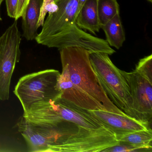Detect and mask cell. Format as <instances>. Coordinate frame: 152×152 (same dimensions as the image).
I'll use <instances>...</instances> for the list:
<instances>
[{
    "instance_id": "6da1fadb",
    "label": "cell",
    "mask_w": 152,
    "mask_h": 152,
    "mask_svg": "<svg viewBox=\"0 0 152 152\" xmlns=\"http://www.w3.org/2000/svg\"><path fill=\"white\" fill-rule=\"evenodd\" d=\"M59 50L62 66L58 83L60 97L85 110L127 115L111 101L100 85L90 61L91 52L78 47Z\"/></svg>"
},
{
    "instance_id": "7a4b0ae2",
    "label": "cell",
    "mask_w": 152,
    "mask_h": 152,
    "mask_svg": "<svg viewBox=\"0 0 152 152\" xmlns=\"http://www.w3.org/2000/svg\"><path fill=\"white\" fill-rule=\"evenodd\" d=\"M109 56L102 52L90 53L91 66L111 101L127 115L135 118L129 87L121 70L114 64Z\"/></svg>"
},
{
    "instance_id": "3957f363",
    "label": "cell",
    "mask_w": 152,
    "mask_h": 152,
    "mask_svg": "<svg viewBox=\"0 0 152 152\" xmlns=\"http://www.w3.org/2000/svg\"><path fill=\"white\" fill-rule=\"evenodd\" d=\"M60 73L48 69L26 75L21 77L14 92L20 100L24 113L33 104L55 100L60 96L58 87Z\"/></svg>"
},
{
    "instance_id": "277c9868",
    "label": "cell",
    "mask_w": 152,
    "mask_h": 152,
    "mask_svg": "<svg viewBox=\"0 0 152 152\" xmlns=\"http://www.w3.org/2000/svg\"><path fill=\"white\" fill-rule=\"evenodd\" d=\"M115 135L104 127L91 129L77 127L62 138L56 152H99L118 144Z\"/></svg>"
},
{
    "instance_id": "5b68a950",
    "label": "cell",
    "mask_w": 152,
    "mask_h": 152,
    "mask_svg": "<svg viewBox=\"0 0 152 152\" xmlns=\"http://www.w3.org/2000/svg\"><path fill=\"white\" fill-rule=\"evenodd\" d=\"M22 38L17 21L0 37V100H8L11 78L20 59Z\"/></svg>"
},
{
    "instance_id": "8992f818",
    "label": "cell",
    "mask_w": 152,
    "mask_h": 152,
    "mask_svg": "<svg viewBox=\"0 0 152 152\" xmlns=\"http://www.w3.org/2000/svg\"><path fill=\"white\" fill-rule=\"evenodd\" d=\"M17 126L18 131L26 141L29 152H56L62 138L71 132L66 127L32 122L23 116Z\"/></svg>"
},
{
    "instance_id": "52a82bcc",
    "label": "cell",
    "mask_w": 152,
    "mask_h": 152,
    "mask_svg": "<svg viewBox=\"0 0 152 152\" xmlns=\"http://www.w3.org/2000/svg\"><path fill=\"white\" fill-rule=\"evenodd\" d=\"M42 45L49 48H56L58 50L68 47H78L91 53L102 52L112 55L115 52L105 40L85 32L76 24L49 39Z\"/></svg>"
},
{
    "instance_id": "ba28073f",
    "label": "cell",
    "mask_w": 152,
    "mask_h": 152,
    "mask_svg": "<svg viewBox=\"0 0 152 152\" xmlns=\"http://www.w3.org/2000/svg\"><path fill=\"white\" fill-rule=\"evenodd\" d=\"M127 81L132 100L134 117L151 128L152 118V83L133 71L121 70Z\"/></svg>"
},
{
    "instance_id": "9c48e42d",
    "label": "cell",
    "mask_w": 152,
    "mask_h": 152,
    "mask_svg": "<svg viewBox=\"0 0 152 152\" xmlns=\"http://www.w3.org/2000/svg\"><path fill=\"white\" fill-rule=\"evenodd\" d=\"M58 9L49 14L35 40L42 45L49 39L61 33L73 25L78 10V0H55Z\"/></svg>"
},
{
    "instance_id": "30bf717a",
    "label": "cell",
    "mask_w": 152,
    "mask_h": 152,
    "mask_svg": "<svg viewBox=\"0 0 152 152\" xmlns=\"http://www.w3.org/2000/svg\"><path fill=\"white\" fill-rule=\"evenodd\" d=\"M91 115L115 136L151 129L145 124L127 115L103 110H88Z\"/></svg>"
},
{
    "instance_id": "8fae6325",
    "label": "cell",
    "mask_w": 152,
    "mask_h": 152,
    "mask_svg": "<svg viewBox=\"0 0 152 152\" xmlns=\"http://www.w3.org/2000/svg\"><path fill=\"white\" fill-rule=\"evenodd\" d=\"M43 0H30L22 16L23 36L27 41L35 40L38 36V24Z\"/></svg>"
},
{
    "instance_id": "7c38bea8",
    "label": "cell",
    "mask_w": 152,
    "mask_h": 152,
    "mask_svg": "<svg viewBox=\"0 0 152 152\" xmlns=\"http://www.w3.org/2000/svg\"><path fill=\"white\" fill-rule=\"evenodd\" d=\"M75 23L82 30L94 34L101 29L97 6V0H87L77 13Z\"/></svg>"
},
{
    "instance_id": "4fadbf2b",
    "label": "cell",
    "mask_w": 152,
    "mask_h": 152,
    "mask_svg": "<svg viewBox=\"0 0 152 152\" xmlns=\"http://www.w3.org/2000/svg\"><path fill=\"white\" fill-rule=\"evenodd\" d=\"M104 32L107 42L110 47L119 49L125 41V34L122 24L120 14L101 26Z\"/></svg>"
},
{
    "instance_id": "5bb4252c",
    "label": "cell",
    "mask_w": 152,
    "mask_h": 152,
    "mask_svg": "<svg viewBox=\"0 0 152 152\" xmlns=\"http://www.w3.org/2000/svg\"><path fill=\"white\" fill-rule=\"evenodd\" d=\"M119 143L128 144L139 148H152V130L147 129L124 135L115 136Z\"/></svg>"
},
{
    "instance_id": "9a60e30c",
    "label": "cell",
    "mask_w": 152,
    "mask_h": 152,
    "mask_svg": "<svg viewBox=\"0 0 152 152\" xmlns=\"http://www.w3.org/2000/svg\"><path fill=\"white\" fill-rule=\"evenodd\" d=\"M98 14L100 26L120 14V6L117 0H97Z\"/></svg>"
},
{
    "instance_id": "2e32d148",
    "label": "cell",
    "mask_w": 152,
    "mask_h": 152,
    "mask_svg": "<svg viewBox=\"0 0 152 152\" xmlns=\"http://www.w3.org/2000/svg\"><path fill=\"white\" fill-rule=\"evenodd\" d=\"M134 71L152 83V54L140 59Z\"/></svg>"
},
{
    "instance_id": "e0dca14e",
    "label": "cell",
    "mask_w": 152,
    "mask_h": 152,
    "mask_svg": "<svg viewBox=\"0 0 152 152\" xmlns=\"http://www.w3.org/2000/svg\"><path fill=\"white\" fill-rule=\"evenodd\" d=\"M152 151V148H139L128 144L118 143V144L108 148L102 152H149Z\"/></svg>"
},
{
    "instance_id": "ac0fdd59",
    "label": "cell",
    "mask_w": 152,
    "mask_h": 152,
    "mask_svg": "<svg viewBox=\"0 0 152 152\" xmlns=\"http://www.w3.org/2000/svg\"><path fill=\"white\" fill-rule=\"evenodd\" d=\"M58 9V7L55 3V0H43L40 15L38 22V28L43 25L47 13L49 14L55 13Z\"/></svg>"
},
{
    "instance_id": "d6986e66",
    "label": "cell",
    "mask_w": 152,
    "mask_h": 152,
    "mask_svg": "<svg viewBox=\"0 0 152 152\" xmlns=\"http://www.w3.org/2000/svg\"><path fill=\"white\" fill-rule=\"evenodd\" d=\"M8 16L15 19L18 7V0H6Z\"/></svg>"
},
{
    "instance_id": "ffe728a7",
    "label": "cell",
    "mask_w": 152,
    "mask_h": 152,
    "mask_svg": "<svg viewBox=\"0 0 152 152\" xmlns=\"http://www.w3.org/2000/svg\"><path fill=\"white\" fill-rule=\"evenodd\" d=\"M30 0H18V7L15 20L17 21L23 15Z\"/></svg>"
},
{
    "instance_id": "44dd1931",
    "label": "cell",
    "mask_w": 152,
    "mask_h": 152,
    "mask_svg": "<svg viewBox=\"0 0 152 152\" xmlns=\"http://www.w3.org/2000/svg\"><path fill=\"white\" fill-rule=\"evenodd\" d=\"M78 13L79 11H80V9L81 8L82 6H83V4H84L85 2H86L87 0H78Z\"/></svg>"
},
{
    "instance_id": "7402d4cb",
    "label": "cell",
    "mask_w": 152,
    "mask_h": 152,
    "mask_svg": "<svg viewBox=\"0 0 152 152\" xmlns=\"http://www.w3.org/2000/svg\"><path fill=\"white\" fill-rule=\"evenodd\" d=\"M3 1L4 0H0V10H1V4H2ZM1 20H2V18H1V13H0V21H1Z\"/></svg>"
},
{
    "instance_id": "603a6c76",
    "label": "cell",
    "mask_w": 152,
    "mask_h": 152,
    "mask_svg": "<svg viewBox=\"0 0 152 152\" xmlns=\"http://www.w3.org/2000/svg\"><path fill=\"white\" fill-rule=\"evenodd\" d=\"M148 2H150V3H152V0H146Z\"/></svg>"
}]
</instances>
